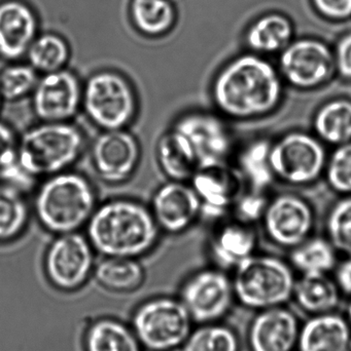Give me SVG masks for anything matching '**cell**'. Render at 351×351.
Here are the masks:
<instances>
[{
    "instance_id": "obj_13",
    "label": "cell",
    "mask_w": 351,
    "mask_h": 351,
    "mask_svg": "<svg viewBox=\"0 0 351 351\" xmlns=\"http://www.w3.org/2000/svg\"><path fill=\"white\" fill-rule=\"evenodd\" d=\"M179 298L194 324L218 323L228 315L234 302L232 278L214 266L202 268L185 278Z\"/></svg>"
},
{
    "instance_id": "obj_33",
    "label": "cell",
    "mask_w": 351,
    "mask_h": 351,
    "mask_svg": "<svg viewBox=\"0 0 351 351\" xmlns=\"http://www.w3.org/2000/svg\"><path fill=\"white\" fill-rule=\"evenodd\" d=\"M183 351H239L238 336L228 326L218 323L203 324L193 329Z\"/></svg>"
},
{
    "instance_id": "obj_5",
    "label": "cell",
    "mask_w": 351,
    "mask_h": 351,
    "mask_svg": "<svg viewBox=\"0 0 351 351\" xmlns=\"http://www.w3.org/2000/svg\"><path fill=\"white\" fill-rule=\"evenodd\" d=\"M296 280L290 262L257 252L233 270L235 299L257 311L284 306L293 299Z\"/></svg>"
},
{
    "instance_id": "obj_6",
    "label": "cell",
    "mask_w": 351,
    "mask_h": 351,
    "mask_svg": "<svg viewBox=\"0 0 351 351\" xmlns=\"http://www.w3.org/2000/svg\"><path fill=\"white\" fill-rule=\"evenodd\" d=\"M82 109L100 131L128 129L139 110L137 93L124 74L100 70L82 84Z\"/></svg>"
},
{
    "instance_id": "obj_19",
    "label": "cell",
    "mask_w": 351,
    "mask_h": 351,
    "mask_svg": "<svg viewBox=\"0 0 351 351\" xmlns=\"http://www.w3.org/2000/svg\"><path fill=\"white\" fill-rule=\"evenodd\" d=\"M300 322L284 306L259 311L249 329L251 351H294L298 346Z\"/></svg>"
},
{
    "instance_id": "obj_10",
    "label": "cell",
    "mask_w": 351,
    "mask_h": 351,
    "mask_svg": "<svg viewBox=\"0 0 351 351\" xmlns=\"http://www.w3.org/2000/svg\"><path fill=\"white\" fill-rule=\"evenodd\" d=\"M276 66L286 88L301 93L317 92L337 77L333 49L310 37L293 40L280 53Z\"/></svg>"
},
{
    "instance_id": "obj_7",
    "label": "cell",
    "mask_w": 351,
    "mask_h": 351,
    "mask_svg": "<svg viewBox=\"0 0 351 351\" xmlns=\"http://www.w3.org/2000/svg\"><path fill=\"white\" fill-rule=\"evenodd\" d=\"M329 152L310 130L284 132L272 139L270 152L276 183L292 188L315 185L323 180Z\"/></svg>"
},
{
    "instance_id": "obj_35",
    "label": "cell",
    "mask_w": 351,
    "mask_h": 351,
    "mask_svg": "<svg viewBox=\"0 0 351 351\" xmlns=\"http://www.w3.org/2000/svg\"><path fill=\"white\" fill-rule=\"evenodd\" d=\"M38 72L29 64H12L0 72V96L2 100L16 102L31 96Z\"/></svg>"
},
{
    "instance_id": "obj_42",
    "label": "cell",
    "mask_w": 351,
    "mask_h": 351,
    "mask_svg": "<svg viewBox=\"0 0 351 351\" xmlns=\"http://www.w3.org/2000/svg\"><path fill=\"white\" fill-rule=\"evenodd\" d=\"M346 319H348V324H350L351 328V301L348 306V313H346Z\"/></svg>"
},
{
    "instance_id": "obj_3",
    "label": "cell",
    "mask_w": 351,
    "mask_h": 351,
    "mask_svg": "<svg viewBox=\"0 0 351 351\" xmlns=\"http://www.w3.org/2000/svg\"><path fill=\"white\" fill-rule=\"evenodd\" d=\"M43 180L33 198V213L41 228L54 235L84 229L99 204L92 181L71 170Z\"/></svg>"
},
{
    "instance_id": "obj_36",
    "label": "cell",
    "mask_w": 351,
    "mask_h": 351,
    "mask_svg": "<svg viewBox=\"0 0 351 351\" xmlns=\"http://www.w3.org/2000/svg\"><path fill=\"white\" fill-rule=\"evenodd\" d=\"M323 180L338 196L351 195V142L329 152Z\"/></svg>"
},
{
    "instance_id": "obj_8",
    "label": "cell",
    "mask_w": 351,
    "mask_h": 351,
    "mask_svg": "<svg viewBox=\"0 0 351 351\" xmlns=\"http://www.w3.org/2000/svg\"><path fill=\"white\" fill-rule=\"evenodd\" d=\"M194 322L179 297L158 296L138 305L131 327L144 350L174 351L183 348Z\"/></svg>"
},
{
    "instance_id": "obj_27",
    "label": "cell",
    "mask_w": 351,
    "mask_h": 351,
    "mask_svg": "<svg viewBox=\"0 0 351 351\" xmlns=\"http://www.w3.org/2000/svg\"><path fill=\"white\" fill-rule=\"evenodd\" d=\"M157 160L163 174L173 181H190L197 171L195 156L183 134L170 128L157 143Z\"/></svg>"
},
{
    "instance_id": "obj_18",
    "label": "cell",
    "mask_w": 351,
    "mask_h": 351,
    "mask_svg": "<svg viewBox=\"0 0 351 351\" xmlns=\"http://www.w3.org/2000/svg\"><path fill=\"white\" fill-rule=\"evenodd\" d=\"M201 202V219L214 223L230 217L242 183L231 165L196 171L190 180Z\"/></svg>"
},
{
    "instance_id": "obj_28",
    "label": "cell",
    "mask_w": 351,
    "mask_h": 351,
    "mask_svg": "<svg viewBox=\"0 0 351 351\" xmlns=\"http://www.w3.org/2000/svg\"><path fill=\"white\" fill-rule=\"evenodd\" d=\"M84 351H144L131 326L113 317H101L89 326Z\"/></svg>"
},
{
    "instance_id": "obj_38",
    "label": "cell",
    "mask_w": 351,
    "mask_h": 351,
    "mask_svg": "<svg viewBox=\"0 0 351 351\" xmlns=\"http://www.w3.org/2000/svg\"><path fill=\"white\" fill-rule=\"evenodd\" d=\"M19 137L8 123L0 121V171L18 160Z\"/></svg>"
},
{
    "instance_id": "obj_39",
    "label": "cell",
    "mask_w": 351,
    "mask_h": 351,
    "mask_svg": "<svg viewBox=\"0 0 351 351\" xmlns=\"http://www.w3.org/2000/svg\"><path fill=\"white\" fill-rule=\"evenodd\" d=\"M333 53L336 75L344 82H351V32L337 41Z\"/></svg>"
},
{
    "instance_id": "obj_1",
    "label": "cell",
    "mask_w": 351,
    "mask_h": 351,
    "mask_svg": "<svg viewBox=\"0 0 351 351\" xmlns=\"http://www.w3.org/2000/svg\"><path fill=\"white\" fill-rule=\"evenodd\" d=\"M210 96L214 110L230 123H256L282 108L286 86L278 66L264 56L247 51L214 74Z\"/></svg>"
},
{
    "instance_id": "obj_26",
    "label": "cell",
    "mask_w": 351,
    "mask_h": 351,
    "mask_svg": "<svg viewBox=\"0 0 351 351\" xmlns=\"http://www.w3.org/2000/svg\"><path fill=\"white\" fill-rule=\"evenodd\" d=\"M97 284L115 294H131L144 286L146 272L139 259L102 257L93 272Z\"/></svg>"
},
{
    "instance_id": "obj_32",
    "label": "cell",
    "mask_w": 351,
    "mask_h": 351,
    "mask_svg": "<svg viewBox=\"0 0 351 351\" xmlns=\"http://www.w3.org/2000/svg\"><path fill=\"white\" fill-rule=\"evenodd\" d=\"M28 64L38 73L64 69L70 59V47L65 39L54 33L37 35L28 51Z\"/></svg>"
},
{
    "instance_id": "obj_24",
    "label": "cell",
    "mask_w": 351,
    "mask_h": 351,
    "mask_svg": "<svg viewBox=\"0 0 351 351\" xmlns=\"http://www.w3.org/2000/svg\"><path fill=\"white\" fill-rule=\"evenodd\" d=\"M295 28L286 14L270 12L255 21L245 33L249 51L264 56L280 53L293 40Z\"/></svg>"
},
{
    "instance_id": "obj_21",
    "label": "cell",
    "mask_w": 351,
    "mask_h": 351,
    "mask_svg": "<svg viewBox=\"0 0 351 351\" xmlns=\"http://www.w3.org/2000/svg\"><path fill=\"white\" fill-rule=\"evenodd\" d=\"M271 143L272 138L257 135L237 144L230 165L243 187L269 192L276 183L270 160Z\"/></svg>"
},
{
    "instance_id": "obj_14",
    "label": "cell",
    "mask_w": 351,
    "mask_h": 351,
    "mask_svg": "<svg viewBox=\"0 0 351 351\" xmlns=\"http://www.w3.org/2000/svg\"><path fill=\"white\" fill-rule=\"evenodd\" d=\"M90 160L93 170L103 183L121 185L137 171L141 147L128 129L100 131L91 145Z\"/></svg>"
},
{
    "instance_id": "obj_41",
    "label": "cell",
    "mask_w": 351,
    "mask_h": 351,
    "mask_svg": "<svg viewBox=\"0 0 351 351\" xmlns=\"http://www.w3.org/2000/svg\"><path fill=\"white\" fill-rule=\"evenodd\" d=\"M334 272V278L337 282L342 294L351 296V257H344L342 261H339Z\"/></svg>"
},
{
    "instance_id": "obj_37",
    "label": "cell",
    "mask_w": 351,
    "mask_h": 351,
    "mask_svg": "<svg viewBox=\"0 0 351 351\" xmlns=\"http://www.w3.org/2000/svg\"><path fill=\"white\" fill-rule=\"evenodd\" d=\"M269 192L243 187L231 208L230 217L256 226L261 223L269 202Z\"/></svg>"
},
{
    "instance_id": "obj_34",
    "label": "cell",
    "mask_w": 351,
    "mask_h": 351,
    "mask_svg": "<svg viewBox=\"0 0 351 351\" xmlns=\"http://www.w3.org/2000/svg\"><path fill=\"white\" fill-rule=\"evenodd\" d=\"M325 235L342 257H351V195L339 196L326 215Z\"/></svg>"
},
{
    "instance_id": "obj_43",
    "label": "cell",
    "mask_w": 351,
    "mask_h": 351,
    "mask_svg": "<svg viewBox=\"0 0 351 351\" xmlns=\"http://www.w3.org/2000/svg\"><path fill=\"white\" fill-rule=\"evenodd\" d=\"M2 98H1V96H0V109H1V104H2Z\"/></svg>"
},
{
    "instance_id": "obj_22",
    "label": "cell",
    "mask_w": 351,
    "mask_h": 351,
    "mask_svg": "<svg viewBox=\"0 0 351 351\" xmlns=\"http://www.w3.org/2000/svg\"><path fill=\"white\" fill-rule=\"evenodd\" d=\"M299 351H350L351 328L346 317L328 313L311 315L300 327Z\"/></svg>"
},
{
    "instance_id": "obj_15",
    "label": "cell",
    "mask_w": 351,
    "mask_h": 351,
    "mask_svg": "<svg viewBox=\"0 0 351 351\" xmlns=\"http://www.w3.org/2000/svg\"><path fill=\"white\" fill-rule=\"evenodd\" d=\"M82 84L71 70L43 74L31 94L35 117L45 123H69L82 110Z\"/></svg>"
},
{
    "instance_id": "obj_31",
    "label": "cell",
    "mask_w": 351,
    "mask_h": 351,
    "mask_svg": "<svg viewBox=\"0 0 351 351\" xmlns=\"http://www.w3.org/2000/svg\"><path fill=\"white\" fill-rule=\"evenodd\" d=\"M130 12L134 26L146 36L168 32L177 18L170 0H132Z\"/></svg>"
},
{
    "instance_id": "obj_17",
    "label": "cell",
    "mask_w": 351,
    "mask_h": 351,
    "mask_svg": "<svg viewBox=\"0 0 351 351\" xmlns=\"http://www.w3.org/2000/svg\"><path fill=\"white\" fill-rule=\"evenodd\" d=\"M258 247L259 234L256 226L228 217L214 224L206 251L212 266L228 272L255 255Z\"/></svg>"
},
{
    "instance_id": "obj_4",
    "label": "cell",
    "mask_w": 351,
    "mask_h": 351,
    "mask_svg": "<svg viewBox=\"0 0 351 351\" xmlns=\"http://www.w3.org/2000/svg\"><path fill=\"white\" fill-rule=\"evenodd\" d=\"M84 148L86 135L71 121H39L19 137L18 162L35 179H45L71 170Z\"/></svg>"
},
{
    "instance_id": "obj_2",
    "label": "cell",
    "mask_w": 351,
    "mask_h": 351,
    "mask_svg": "<svg viewBox=\"0 0 351 351\" xmlns=\"http://www.w3.org/2000/svg\"><path fill=\"white\" fill-rule=\"evenodd\" d=\"M84 230L97 255L133 259L152 253L162 234L150 206L128 197L98 204Z\"/></svg>"
},
{
    "instance_id": "obj_12",
    "label": "cell",
    "mask_w": 351,
    "mask_h": 351,
    "mask_svg": "<svg viewBox=\"0 0 351 351\" xmlns=\"http://www.w3.org/2000/svg\"><path fill=\"white\" fill-rule=\"evenodd\" d=\"M260 224L268 241L291 251L315 234L317 212L313 202L302 194L280 192L270 195Z\"/></svg>"
},
{
    "instance_id": "obj_23",
    "label": "cell",
    "mask_w": 351,
    "mask_h": 351,
    "mask_svg": "<svg viewBox=\"0 0 351 351\" xmlns=\"http://www.w3.org/2000/svg\"><path fill=\"white\" fill-rule=\"evenodd\" d=\"M310 131L328 147L351 142V98L334 96L326 99L311 117Z\"/></svg>"
},
{
    "instance_id": "obj_29",
    "label": "cell",
    "mask_w": 351,
    "mask_h": 351,
    "mask_svg": "<svg viewBox=\"0 0 351 351\" xmlns=\"http://www.w3.org/2000/svg\"><path fill=\"white\" fill-rule=\"evenodd\" d=\"M339 256L326 235L313 234L288 251V262L300 274H330L337 267Z\"/></svg>"
},
{
    "instance_id": "obj_40",
    "label": "cell",
    "mask_w": 351,
    "mask_h": 351,
    "mask_svg": "<svg viewBox=\"0 0 351 351\" xmlns=\"http://www.w3.org/2000/svg\"><path fill=\"white\" fill-rule=\"evenodd\" d=\"M317 12L332 21H344L351 18V0H311Z\"/></svg>"
},
{
    "instance_id": "obj_20",
    "label": "cell",
    "mask_w": 351,
    "mask_h": 351,
    "mask_svg": "<svg viewBox=\"0 0 351 351\" xmlns=\"http://www.w3.org/2000/svg\"><path fill=\"white\" fill-rule=\"evenodd\" d=\"M38 22L30 6L20 0L0 3V58L16 62L27 55L37 36Z\"/></svg>"
},
{
    "instance_id": "obj_9",
    "label": "cell",
    "mask_w": 351,
    "mask_h": 351,
    "mask_svg": "<svg viewBox=\"0 0 351 351\" xmlns=\"http://www.w3.org/2000/svg\"><path fill=\"white\" fill-rule=\"evenodd\" d=\"M171 128L189 142L197 171L230 165L238 143L230 121L216 110L187 111L177 117Z\"/></svg>"
},
{
    "instance_id": "obj_11",
    "label": "cell",
    "mask_w": 351,
    "mask_h": 351,
    "mask_svg": "<svg viewBox=\"0 0 351 351\" xmlns=\"http://www.w3.org/2000/svg\"><path fill=\"white\" fill-rule=\"evenodd\" d=\"M96 255L86 234L80 231L55 235L43 257L47 280L56 290L76 292L92 278Z\"/></svg>"
},
{
    "instance_id": "obj_30",
    "label": "cell",
    "mask_w": 351,
    "mask_h": 351,
    "mask_svg": "<svg viewBox=\"0 0 351 351\" xmlns=\"http://www.w3.org/2000/svg\"><path fill=\"white\" fill-rule=\"evenodd\" d=\"M30 221L25 194L0 183V243H12L24 234Z\"/></svg>"
},
{
    "instance_id": "obj_25",
    "label": "cell",
    "mask_w": 351,
    "mask_h": 351,
    "mask_svg": "<svg viewBox=\"0 0 351 351\" xmlns=\"http://www.w3.org/2000/svg\"><path fill=\"white\" fill-rule=\"evenodd\" d=\"M341 294L335 278L329 274H300L295 282L293 299L311 317L335 311Z\"/></svg>"
},
{
    "instance_id": "obj_16",
    "label": "cell",
    "mask_w": 351,
    "mask_h": 351,
    "mask_svg": "<svg viewBox=\"0 0 351 351\" xmlns=\"http://www.w3.org/2000/svg\"><path fill=\"white\" fill-rule=\"evenodd\" d=\"M148 206L165 234H183L201 219V202L189 181L168 180L157 188Z\"/></svg>"
}]
</instances>
